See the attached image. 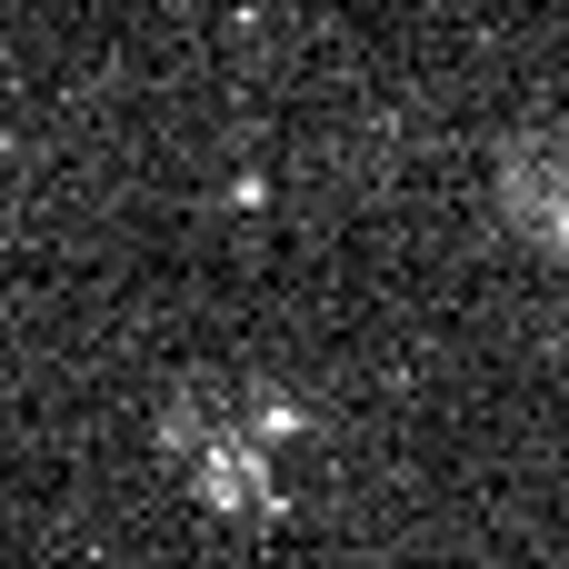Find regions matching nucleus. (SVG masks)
<instances>
[{"label": "nucleus", "instance_id": "1", "mask_svg": "<svg viewBox=\"0 0 569 569\" xmlns=\"http://www.w3.org/2000/svg\"><path fill=\"white\" fill-rule=\"evenodd\" d=\"M510 210H520V230H540V240H560L569 250V130H530L520 150H510Z\"/></svg>", "mask_w": 569, "mask_h": 569}]
</instances>
